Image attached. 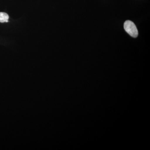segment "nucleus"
Returning <instances> with one entry per match:
<instances>
[{"mask_svg":"<svg viewBox=\"0 0 150 150\" xmlns=\"http://www.w3.org/2000/svg\"><path fill=\"white\" fill-rule=\"evenodd\" d=\"M9 16L7 13L4 12H0V22H8Z\"/></svg>","mask_w":150,"mask_h":150,"instance_id":"2","label":"nucleus"},{"mask_svg":"<svg viewBox=\"0 0 150 150\" xmlns=\"http://www.w3.org/2000/svg\"><path fill=\"white\" fill-rule=\"evenodd\" d=\"M124 28L126 32L132 37L137 38L138 36V30L133 22L131 21H126L124 23Z\"/></svg>","mask_w":150,"mask_h":150,"instance_id":"1","label":"nucleus"}]
</instances>
